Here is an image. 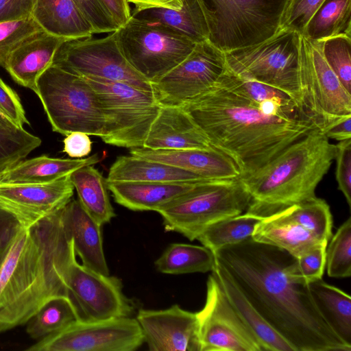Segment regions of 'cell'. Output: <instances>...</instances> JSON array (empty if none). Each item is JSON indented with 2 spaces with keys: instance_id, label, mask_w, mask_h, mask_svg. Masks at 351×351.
<instances>
[{
  "instance_id": "1",
  "label": "cell",
  "mask_w": 351,
  "mask_h": 351,
  "mask_svg": "<svg viewBox=\"0 0 351 351\" xmlns=\"http://www.w3.org/2000/svg\"><path fill=\"white\" fill-rule=\"evenodd\" d=\"M248 301L294 351H351L318 311L308 284L289 267L294 258L248 238L213 251Z\"/></svg>"
},
{
  "instance_id": "2",
  "label": "cell",
  "mask_w": 351,
  "mask_h": 351,
  "mask_svg": "<svg viewBox=\"0 0 351 351\" xmlns=\"http://www.w3.org/2000/svg\"><path fill=\"white\" fill-rule=\"evenodd\" d=\"M180 107L210 145L234 161L240 178L257 171L317 128L305 114H266L258 104L218 81Z\"/></svg>"
},
{
  "instance_id": "3",
  "label": "cell",
  "mask_w": 351,
  "mask_h": 351,
  "mask_svg": "<svg viewBox=\"0 0 351 351\" xmlns=\"http://www.w3.org/2000/svg\"><path fill=\"white\" fill-rule=\"evenodd\" d=\"M60 213L23 228L0 269V332L25 324L51 299L68 297L67 271L76 254Z\"/></svg>"
},
{
  "instance_id": "4",
  "label": "cell",
  "mask_w": 351,
  "mask_h": 351,
  "mask_svg": "<svg viewBox=\"0 0 351 351\" xmlns=\"http://www.w3.org/2000/svg\"><path fill=\"white\" fill-rule=\"evenodd\" d=\"M335 156V145L313 130L257 171L239 178L250 195L245 212L264 219L314 198Z\"/></svg>"
},
{
  "instance_id": "5",
  "label": "cell",
  "mask_w": 351,
  "mask_h": 351,
  "mask_svg": "<svg viewBox=\"0 0 351 351\" xmlns=\"http://www.w3.org/2000/svg\"><path fill=\"white\" fill-rule=\"evenodd\" d=\"M208 40L223 52L254 45L280 29L289 0H197Z\"/></svg>"
},
{
  "instance_id": "6",
  "label": "cell",
  "mask_w": 351,
  "mask_h": 351,
  "mask_svg": "<svg viewBox=\"0 0 351 351\" xmlns=\"http://www.w3.org/2000/svg\"><path fill=\"white\" fill-rule=\"evenodd\" d=\"M250 195L240 179L206 180L157 210L166 231L193 241L209 226L244 213Z\"/></svg>"
},
{
  "instance_id": "7",
  "label": "cell",
  "mask_w": 351,
  "mask_h": 351,
  "mask_svg": "<svg viewBox=\"0 0 351 351\" xmlns=\"http://www.w3.org/2000/svg\"><path fill=\"white\" fill-rule=\"evenodd\" d=\"M39 97L53 132L102 137L106 121L98 96L80 76L51 65L37 82Z\"/></svg>"
},
{
  "instance_id": "8",
  "label": "cell",
  "mask_w": 351,
  "mask_h": 351,
  "mask_svg": "<svg viewBox=\"0 0 351 351\" xmlns=\"http://www.w3.org/2000/svg\"><path fill=\"white\" fill-rule=\"evenodd\" d=\"M84 78L95 90L104 111L106 125L102 141L117 147H143L161 106L153 91L121 82Z\"/></svg>"
},
{
  "instance_id": "9",
  "label": "cell",
  "mask_w": 351,
  "mask_h": 351,
  "mask_svg": "<svg viewBox=\"0 0 351 351\" xmlns=\"http://www.w3.org/2000/svg\"><path fill=\"white\" fill-rule=\"evenodd\" d=\"M300 38L297 32L280 28L261 43L225 52L227 69L241 77L284 91L301 107Z\"/></svg>"
},
{
  "instance_id": "10",
  "label": "cell",
  "mask_w": 351,
  "mask_h": 351,
  "mask_svg": "<svg viewBox=\"0 0 351 351\" xmlns=\"http://www.w3.org/2000/svg\"><path fill=\"white\" fill-rule=\"evenodd\" d=\"M299 82L301 107L323 133L351 117V93L326 62L322 40H310L300 35Z\"/></svg>"
},
{
  "instance_id": "11",
  "label": "cell",
  "mask_w": 351,
  "mask_h": 351,
  "mask_svg": "<svg viewBox=\"0 0 351 351\" xmlns=\"http://www.w3.org/2000/svg\"><path fill=\"white\" fill-rule=\"evenodd\" d=\"M115 34L126 60L151 83L182 62L196 44L168 27L133 16Z\"/></svg>"
},
{
  "instance_id": "12",
  "label": "cell",
  "mask_w": 351,
  "mask_h": 351,
  "mask_svg": "<svg viewBox=\"0 0 351 351\" xmlns=\"http://www.w3.org/2000/svg\"><path fill=\"white\" fill-rule=\"evenodd\" d=\"M52 64L80 77L121 82L153 91L151 82L133 69L123 56L115 32L100 38L90 36L64 41Z\"/></svg>"
},
{
  "instance_id": "13",
  "label": "cell",
  "mask_w": 351,
  "mask_h": 351,
  "mask_svg": "<svg viewBox=\"0 0 351 351\" xmlns=\"http://www.w3.org/2000/svg\"><path fill=\"white\" fill-rule=\"evenodd\" d=\"M144 339L136 319L129 317L101 320L77 319L40 339L27 351H134Z\"/></svg>"
},
{
  "instance_id": "14",
  "label": "cell",
  "mask_w": 351,
  "mask_h": 351,
  "mask_svg": "<svg viewBox=\"0 0 351 351\" xmlns=\"http://www.w3.org/2000/svg\"><path fill=\"white\" fill-rule=\"evenodd\" d=\"M227 69L225 52L208 40L195 44L178 65L152 82L160 105L180 106L211 88Z\"/></svg>"
},
{
  "instance_id": "15",
  "label": "cell",
  "mask_w": 351,
  "mask_h": 351,
  "mask_svg": "<svg viewBox=\"0 0 351 351\" xmlns=\"http://www.w3.org/2000/svg\"><path fill=\"white\" fill-rule=\"evenodd\" d=\"M66 287L80 319L129 317L134 310L132 302L123 292L120 279L80 265L75 257L68 269Z\"/></svg>"
},
{
  "instance_id": "16",
  "label": "cell",
  "mask_w": 351,
  "mask_h": 351,
  "mask_svg": "<svg viewBox=\"0 0 351 351\" xmlns=\"http://www.w3.org/2000/svg\"><path fill=\"white\" fill-rule=\"evenodd\" d=\"M197 313L199 351H263L211 274L204 306Z\"/></svg>"
},
{
  "instance_id": "17",
  "label": "cell",
  "mask_w": 351,
  "mask_h": 351,
  "mask_svg": "<svg viewBox=\"0 0 351 351\" xmlns=\"http://www.w3.org/2000/svg\"><path fill=\"white\" fill-rule=\"evenodd\" d=\"M70 175L43 184H0V208L28 228L58 213L71 199Z\"/></svg>"
},
{
  "instance_id": "18",
  "label": "cell",
  "mask_w": 351,
  "mask_h": 351,
  "mask_svg": "<svg viewBox=\"0 0 351 351\" xmlns=\"http://www.w3.org/2000/svg\"><path fill=\"white\" fill-rule=\"evenodd\" d=\"M152 351H199L197 313L174 304L163 310L140 309L136 316Z\"/></svg>"
},
{
  "instance_id": "19",
  "label": "cell",
  "mask_w": 351,
  "mask_h": 351,
  "mask_svg": "<svg viewBox=\"0 0 351 351\" xmlns=\"http://www.w3.org/2000/svg\"><path fill=\"white\" fill-rule=\"evenodd\" d=\"M67 40L44 31L32 34L12 49L3 67L19 85L37 93V82L52 65L60 45Z\"/></svg>"
},
{
  "instance_id": "20",
  "label": "cell",
  "mask_w": 351,
  "mask_h": 351,
  "mask_svg": "<svg viewBox=\"0 0 351 351\" xmlns=\"http://www.w3.org/2000/svg\"><path fill=\"white\" fill-rule=\"evenodd\" d=\"M130 153L175 166L206 180H233L241 177L234 161L213 147L178 150L136 147L130 149Z\"/></svg>"
},
{
  "instance_id": "21",
  "label": "cell",
  "mask_w": 351,
  "mask_h": 351,
  "mask_svg": "<svg viewBox=\"0 0 351 351\" xmlns=\"http://www.w3.org/2000/svg\"><path fill=\"white\" fill-rule=\"evenodd\" d=\"M143 147L154 150H178L213 147L180 106L161 105Z\"/></svg>"
},
{
  "instance_id": "22",
  "label": "cell",
  "mask_w": 351,
  "mask_h": 351,
  "mask_svg": "<svg viewBox=\"0 0 351 351\" xmlns=\"http://www.w3.org/2000/svg\"><path fill=\"white\" fill-rule=\"evenodd\" d=\"M64 230L72 240L74 250L82 265L104 275L110 271L104 255L101 225L82 206L80 202L71 199L60 210Z\"/></svg>"
},
{
  "instance_id": "23",
  "label": "cell",
  "mask_w": 351,
  "mask_h": 351,
  "mask_svg": "<svg viewBox=\"0 0 351 351\" xmlns=\"http://www.w3.org/2000/svg\"><path fill=\"white\" fill-rule=\"evenodd\" d=\"M211 271L235 312L260 343L263 351H294L290 344L263 319L215 258Z\"/></svg>"
},
{
  "instance_id": "24",
  "label": "cell",
  "mask_w": 351,
  "mask_h": 351,
  "mask_svg": "<svg viewBox=\"0 0 351 351\" xmlns=\"http://www.w3.org/2000/svg\"><path fill=\"white\" fill-rule=\"evenodd\" d=\"M252 238L281 248L295 258L328 244L315 237L285 210L263 219L255 227Z\"/></svg>"
},
{
  "instance_id": "25",
  "label": "cell",
  "mask_w": 351,
  "mask_h": 351,
  "mask_svg": "<svg viewBox=\"0 0 351 351\" xmlns=\"http://www.w3.org/2000/svg\"><path fill=\"white\" fill-rule=\"evenodd\" d=\"M97 154L82 159L51 158L41 156L19 162L0 171V184H43L70 175L87 165L99 162Z\"/></svg>"
},
{
  "instance_id": "26",
  "label": "cell",
  "mask_w": 351,
  "mask_h": 351,
  "mask_svg": "<svg viewBox=\"0 0 351 351\" xmlns=\"http://www.w3.org/2000/svg\"><path fill=\"white\" fill-rule=\"evenodd\" d=\"M31 16L44 32L66 40L96 34L73 0H34Z\"/></svg>"
},
{
  "instance_id": "27",
  "label": "cell",
  "mask_w": 351,
  "mask_h": 351,
  "mask_svg": "<svg viewBox=\"0 0 351 351\" xmlns=\"http://www.w3.org/2000/svg\"><path fill=\"white\" fill-rule=\"evenodd\" d=\"M114 201L134 211H157L196 183L106 182ZM198 183V182H197Z\"/></svg>"
},
{
  "instance_id": "28",
  "label": "cell",
  "mask_w": 351,
  "mask_h": 351,
  "mask_svg": "<svg viewBox=\"0 0 351 351\" xmlns=\"http://www.w3.org/2000/svg\"><path fill=\"white\" fill-rule=\"evenodd\" d=\"M106 182L197 183L206 180L164 162L136 156L118 157L110 168Z\"/></svg>"
},
{
  "instance_id": "29",
  "label": "cell",
  "mask_w": 351,
  "mask_h": 351,
  "mask_svg": "<svg viewBox=\"0 0 351 351\" xmlns=\"http://www.w3.org/2000/svg\"><path fill=\"white\" fill-rule=\"evenodd\" d=\"M131 16L149 23L168 27L195 43L208 40V29L197 0H183L180 10L150 8L134 10Z\"/></svg>"
},
{
  "instance_id": "30",
  "label": "cell",
  "mask_w": 351,
  "mask_h": 351,
  "mask_svg": "<svg viewBox=\"0 0 351 351\" xmlns=\"http://www.w3.org/2000/svg\"><path fill=\"white\" fill-rule=\"evenodd\" d=\"M312 298L321 315L347 345L351 346V298L322 278L308 283Z\"/></svg>"
},
{
  "instance_id": "31",
  "label": "cell",
  "mask_w": 351,
  "mask_h": 351,
  "mask_svg": "<svg viewBox=\"0 0 351 351\" xmlns=\"http://www.w3.org/2000/svg\"><path fill=\"white\" fill-rule=\"evenodd\" d=\"M70 179L84 210L101 226L110 222L115 213L103 175L93 165H87L71 173Z\"/></svg>"
},
{
  "instance_id": "32",
  "label": "cell",
  "mask_w": 351,
  "mask_h": 351,
  "mask_svg": "<svg viewBox=\"0 0 351 351\" xmlns=\"http://www.w3.org/2000/svg\"><path fill=\"white\" fill-rule=\"evenodd\" d=\"M214 261L213 252L204 245L172 243L155 261V266L167 274L206 273L212 271Z\"/></svg>"
},
{
  "instance_id": "33",
  "label": "cell",
  "mask_w": 351,
  "mask_h": 351,
  "mask_svg": "<svg viewBox=\"0 0 351 351\" xmlns=\"http://www.w3.org/2000/svg\"><path fill=\"white\" fill-rule=\"evenodd\" d=\"M351 0H325L309 20L302 35L323 40L345 34L351 36Z\"/></svg>"
},
{
  "instance_id": "34",
  "label": "cell",
  "mask_w": 351,
  "mask_h": 351,
  "mask_svg": "<svg viewBox=\"0 0 351 351\" xmlns=\"http://www.w3.org/2000/svg\"><path fill=\"white\" fill-rule=\"evenodd\" d=\"M262 219L244 212L213 223L199 235L197 240L213 252L252 237L255 227Z\"/></svg>"
},
{
  "instance_id": "35",
  "label": "cell",
  "mask_w": 351,
  "mask_h": 351,
  "mask_svg": "<svg viewBox=\"0 0 351 351\" xmlns=\"http://www.w3.org/2000/svg\"><path fill=\"white\" fill-rule=\"evenodd\" d=\"M80 319L66 296L54 298L45 304L27 322L26 332L34 339H42Z\"/></svg>"
},
{
  "instance_id": "36",
  "label": "cell",
  "mask_w": 351,
  "mask_h": 351,
  "mask_svg": "<svg viewBox=\"0 0 351 351\" xmlns=\"http://www.w3.org/2000/svg\"><path fill=\"white\" fill-rule=\"evenodd\" d=\"M284 210L318 239L328 243L332 237V217L324 199L315 197Z\"/></svg>"
},
{
  "instance_id": "37",
  "label": "cell",
  "mask_w": 351,
  "mask_h": 351,
  "mask_svg": "<svg viewBox=\"0 0 351 351\" xmlns=\"http://www.w3.org/2000/svg\"><path fill=\"white\" fill-rule=\"evenodd\" d=\"M41 139L17 126H0V171L24 160Z\"/></svg>"
},
{
  "instance_id": "38",
  "label": "cell",
  "mask_w": 351,
  "mask_h": 351,
  "mask_svg": "<svg viewBox=\"0 0 351 351\" xmlns=\"http://www.w3.org/2000/svg\"><path fill=\"white\" fill-rule=\"evenodd\" d=\"M326 249V267L332 278L351 276V217H349L328 241Z\"/></svg>"
},
{
  "instance_id": "39",
  "label": "cell",
  "mask_w": 351,
  "mask_h": 351,
  "mask_svg": "<svg viewBox=\"0 0 351 351\" xmlns=\"http://www.w3.org/2000/svg\"><path fill=\"white\" fill-rule=\"evenodd\" d=\"M351 36L339 34L322 40L324 56L339 81L351 93Z\"/></svg>"
},
{
  "instance_id": "40",
  "label": "cell",
  "mask_w": 351,
  "mask_h": 351,
  "mask_svg": "<svg viewBox=\"0 0 351 351\" xmlns=\"http://www.w3.org/2000/svg\"><path fill=\"white\" fill-rule=\"evenodd\" d=\"M43 31L32 16L0 22V66L8 53L32 34Z\"/></svg>"
},
{
  "instance_id": "41",
  "label": "cell",
  "mask_w": 351,
  "mask_h": 351,
  "mask_svg": "<svg viewBox=\"0 0 351 351\" xmlns=\"http://www.w3.org/2000/svg\"><path fill=\"white\" fill-rule=\"evenodd\" d=\"M326 245H320L298 258L294 257L289 267L291 276L304 284L322 278L326 268Z\"/></svg>"
},
{
  "instance_id": "42",
  "label": "cell",
  "mask_w": 351,
  "mask_h": 351,
  "mask_svg": "<svg viewBox=\"0 0 351 351\" xmlns=\"http://www.w3.org/2000/svg\"><path fill=\"white\" fill-rule=\"evenodd\" d=\"M324 1L325 0H289L280 28L290 29L302 35L309 20Z\"/></svg>"
},
{
  "instance_id": "43",
  "label": "cell",
  "mask_w": 351,
  "mask_h": 351,
  "mask_svg": "<svg viewBox=\"0 0 351 351\" xmlns=\"http://www.w3.org/2000/svg\"><path fill=\"white\" fill-rule=\"evenodd\" d=\"M96 34L111 33L119 27L101 0H73Z\"/></svg>"
},
{
  "instance_id": "44",
  "label": "cell",
  "mask_w": 351,
  "mask_h": 351,
  "mask_svg": "<svg viewBox=\"0 0 351 351\" xmlns=\"http://www.w3.org/2000/svg\"><path fill=\"white\" fill-rule=\"evenodd\" d=\"M336 172L338 189L342 192L351 208V138L335 145Z\"/></svg>"
},
{
  "instance_id": "45",
  "label": "cell",
  "mask_w": 351,
  "mask_h": 351,
  "mask_svg": "<svg viewBox=\"0 0 351 351\" xmlns=\"http://www.w3.org/2000/svg\"><path fill=\"white\" fill-rule=\"evenodd\" d=\"M0 110L17 127L29 125L18 95L1 77Z\"/></svg>"
},
{
  "instance_id": "46",
  "label": "cell",
  "mask_w": 351,
  "mask_h": 351,
  "mask_svg": "<svg viewBox=\"0 0 351 351\" xmlns=\"http://www.w3.org/2000/svg\"><path fill=\"white\" fill-rule=\"evenodd\" d=\"M23 228L13 215L0 208V269Z\"/></svg>"
},
{
  "instance_id": "47",
  "label": "cell",
  "mask_w": 351,
  "mask_h": 351,
  "mask_svg": "<svg viewBox=\"0 0 351 351\" xmlns=\"http://www.w3.org/2000/svg\"><path fill=\"white\" fill-rule=\"evenodd\" d=\"M63 143V152L71 158L87 156L92 150V141L89 135L82 132H73L67 134Z\"/></svg>"
},
{
  "instance_id": "48",
  "label": "cell",
  "mask_w": 351,
  "mask_h": 351,
  "mask_svg": "<svg viewBox=\"0 0 351 351\" xmlns=\"http://www.w3.org/2000/svg\"><path fill=\"white\" fill-rule=\"evenodd\" d=\"M34 0H0V22L31 16Z\"/></svg>"
},
{
  "instance_id": "49",
  "label": "cell",
  "mask_w": 351,
  "mask_h": 351,
  "mask_svg": "<svg viewBox=\"0 0 351 351\" xmlns=\"http://www.w3.org/2000/svg\"><path fill=\"white\" fill-rule=\"evenodd\" d=\"M119 27L125 25L131 17L129 3L125 0H101Z\"/></svg>"
},
{
  "instance_id": "50",
  "label": "cell",
  "mask_w": 351,
  "mask_h": 351,
  "mask_svg": "<svg viewBox=\"0 0 351 351\" xmlns=\"http://www.w3.org/2000/svg\"><path fill=\"white\" fill-rule=\"evenodd\" d=\"M128 3L135 5L136 10L150 8H165L180 10L183 4V0H125Z\"/></svg>"
},
{
  "instance_id": "51",
  "label": "cell",
  "mask_w": 351,
  "mask_h": 351,
  "mask_svg": "<svg viewBox=\"0 0 351 351\" xmlns=\"http://www.w3.org/2000/svg\"><path fill=\"white\" fill-rule=\"evenodd\" d=\"M324 134L328 139H335L338 141L351 138V117L332 125Z\"/></svg>"
},
{
  "instance_id": "52",
  "label": "cell",
  "mask_w": 351,
  "mask_h": 351,
  "mask_svg": "<svg viewBox=\"0 0 351 351\" xmlns=\"http://www.w3.org/2000/svg\"><path fill=\"white\" fill-rule=\"evenodd\" d=\"M0 126H16L0 110Z\"/></svg>"
}]
</instances>
